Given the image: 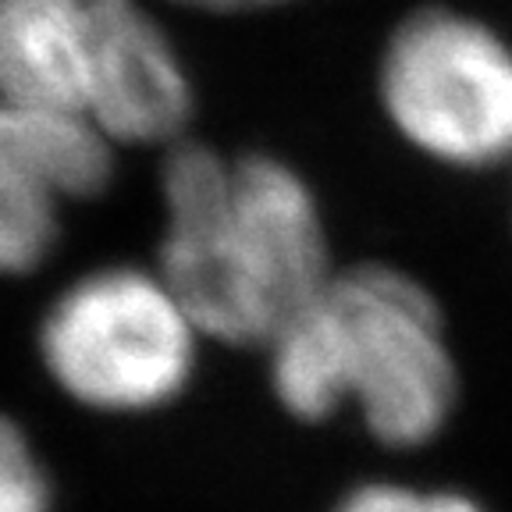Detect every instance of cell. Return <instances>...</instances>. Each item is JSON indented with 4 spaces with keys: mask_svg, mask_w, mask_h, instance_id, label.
Returning a JSON list of instances; mask_svg holds the SVG:
<instances>
[{
    "mask_svg": "<svg viewBox=\"0 0 512 512\" xmlns=\"http://www.w3.org/2000/svg\"><path fill=\"white\" fill-rule=\"evenodd\" d=\"M264 356L281 413L317 427L352 409L363 431L392 452L434 445L463 399L438 296L388 260L338 267Z\"/></svg>",
    "mask_w": 512,
    "mask_h": 512,
    "instance_id": "7a4b0ae2",
    "label": "cell"
},
{
    "mask_svg": "<svg viewBox=\"0 0 512 512\" xmlns=\"http://www.w3.org/2000/svg\"><path fill=\"white\" fill-rule=\"evenodd\" d=\"M157 271L207 342L267 349L335 278L313 182L274 153L182 139L160 160Z\"/></svg>",
    "mask_w": 512,
    "mask_h": 512,
    "instance_id": "6da1fadb",
    "label": "cell"
},
{
    "mask_svg": "<svg viewBox=\"0 0 512 512\" xmlns=\"http://www.w3.org/2000/svg\"><path fill=\"white\" fill-rule=\"evenodd\" d=\"M182 8H196V11H210V15H242V11H264V8H278L288 0H175Z\"/></svg>",
    "mask_w": 512,
    "mask_h": 512,
    "instance_id": "30bf717a",
    "label": "cell"
},
{
    "mask_svg": "<svg viewBox=\"0 0 512 512\" xmlns=\"http://www.w3.org/2000/svg\"><path fill=\"white\" fill-rule=\"evenodd\" d=\"M207 335L157 267L107 264L75 278L40 324L50 381L82 409L146 416L196 381Z\"/></svg>",
    "mask_w": 512,
    "mask_h": 512,
    "instance_id": "3957f363",
    "label": "cell"
},
{
    "mask_svg": "<svg viewBox=\"0 0 512 512\" xmlns=\"http://www.w3.org/2000/svg\"><path fill=\"white\" fill-rule=\"evenodd\" d=\"M86 118L114 146H175L189 139L192 79L164 25L139 0H89Z\"/></svg>",
    "mask_w": 512,
    "mask_h": 512,
    "instance_id": "8992f818",
    "label": "cell"
},
{
    "mask_svg": "<svg viewBox=\"0 0 512 512\" xmlns=\"http://www.w3.org/2000/svg\"><path fill=\"white\" fill-rule=\"evenodd\" d=\"M328 512H491L477 495L448 484L370 477L338 495Z\"/></svg>",
    "mask_w": 512,
    "mask_h": 512,
    "instance_id": "ba28073f",
    "label": "cell"
},
{
    "mask_svg": "<svg viewBox=\"0 0 512 512\" xmlns=\"http://www.w3.org/2000/svg\"><path fill=\"white\" fill-rule=\"evenodd\" d=\"M114 143L82 114L0 100V274H29L61 242L68 203L104 196Z\"/></svg>",
    "mask_w": 512,
    "mask_h": 512,
    "instance_id": "5b68a950",
    "label": "cell"
},
{
    "mask_svg": "<svg viewBox=\"0 0 512 512\" xmlns=\"http://www.w3.org/2000/svg\"><path fill=\"white\" fill-rule=\"evenodd\" d=\"M47 466L40 463L32 441L8 416H0V512H50Z\"/></svg>",
    "mask_w": 512,
    "mask_h": 512,
    "instance_id": "9c48e42d",
    "label": "cell"
},
{
    "mask_svg": "<svg viewBox=\"0 0 512 512\" xmlns=\"http://www.w3.org/2000/svg\"><path fill=\"white\" fill-rule=\"evenodd\" d=\"M89 0H0V100L86 118Z\"/></svg>",
    "mask_w": 512,
    "mask_h": 512,
    "instance_id": "52a82bcc",
    "label": "cell"
},
{
    "mask_svg": "<svg viewBox=\"0 0 512 512\" xmlns=\"http://www.w3.org/2000/svg\"><path fill=\"white\" fill-rule=\"evenodd\" d=\"M392 132L448 171L512 164V47L452 8H420L392 29L377 64Z\"/></svg>",
    "mask_w": 512,
    "mask_h": 512,
    "instance_id": "277c9868",
    "label": "cell"
}]
</instances>
